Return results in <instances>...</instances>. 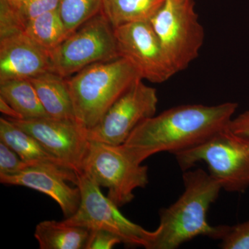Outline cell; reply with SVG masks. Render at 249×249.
<instances>
[{
  "mask_svg": "<svg viewBox=\"0 0 249 249\" xmlns=\"http://www.w3.org/2000/svg\"><path fill=\"white\" fill-rule=\"evenodd\" d=\"M237 107L233 102L172 107L141 123L123 145L141 163L160 152L175 155L227 127Z\"/></svg>",
  "mask_w": 249,
  "mask_h": 249,
  "instance_id": "6da1fadb",
  "label": "cell"
},
{
  "mask_svg": "<svg viewBox=\"0 0 249 249\" xmlns=\"http://www.w3.org/2000/svg\"><path fill=\"white\" fill-rule=\"evenodd\" d=\"M184 191L178 200L160 211V222L149 249H176L198 236L221 240L229 226L211 225L210 206L222 188L209 173L198 168L183 175Z\"/></svg>",
  "mask_w": 249,
  "mask_h": 249,
  "instance_id": "7a4b0ae2",
  "label": "cell"
},
{
  "mask_svg": "<svg viewBox=\"0 0 249 249\" xmlns=\"http://www.w3.org/2000/svg\"><path fill=\"white\" fill-rule=\"evenodd\" d=\"M142 79L125 58L96 62L67 79L77 122L93 128L137 80Z\"/></svg>",
  "mask_w": 249,
  "mask_h": 249,
  "instance_id": "3957f363",
  "label": "cell"
},
{
  "mask_svg": "<svg viewBox=\"0 0 249 249\" xmlns=\"http://www.w3.org/2000/svg\"><path fill=\"white\" fill-rule=\"evenodd\" d=\"M183 172L199 162L230 193H243L249 187V139L232 132L229 126L199 145L175 154Z\"/></svg>",
  "mask_w": 249,
  "mask_h": 249,
  "instance_id": "277c9868",
  "label": "cell"
},
{
  "mask_svg": "<svg viewBox=\"0 0 249 249\" xmlns=\"http://www.w3.org/2000/svg\"><path fill=\"white\" fill-rule=\"evenodd\" d=\"M150 22L175 75L199 56L205 34L193 0H165Z\"/></svg>",
  "mask_w": 249,
  "mask_h": 249,
  "instance_id": "5b68a950",
  "label": "cell"
},
{
  "mask_svg": "<svg viewBox=\"0 0 249 249\" xmlns=\"http://www.w3.org/2000/svg\"><path fill=\"white\" fill-rule=\"evenodd\" d=\"M83 173L107 188V197L119 208L133 200L136 189L149 183L148 167L137 161L124 145L90 141Z\"/></svg>",
  "mask_w": 249,
  "mask_h": 249,
  "instance_id": "8992f818",
  "label": "cell"
},
{
  "mask_svg": "<svg viewBox=\"0 0 249 249\" xmlns=\"http://www.w3.org/2000/svg\"><path fill=\"white\" fill-rule=\"evenodd\" d=\"M76 186L80 193L79 206L64 222L89 231H106L117 235L122 243L149 249L155 238V231H147L124 217L119 207L103 194L101 187L88 174L78 175Z\"/></svg>",
  "mask_w": 249,
  "mask_h": 249,
  "instance_id": "52a82bcc",
  "label": "cell"
},
{
  "mask_svg": "<svg viewBox=\"0 0 249 249\" xmlns=\"http://www.w3.org/2000/svg\"><path fill=\"white\" fill-rule=\"evenodd\" d=\"M49 54L52 72L65 78L92 64L120 57L114 29L101 13L70 34Z\"/></svg>",
  "mask_w": 249,
  "mask_h": 249,
  "instance_id": "ba28073f",
  "label": "cell"
},
{
  "mask_svg": "<svg viewBox=\"0 0 249 249\" xmlns=\"http://www.w3.org/2000/svg\"><path fill=\"white\" fill-rule=\"evenodd\" d=\"M159 99L155 88L137 80L116 101L102 119L88 129L89 141L109 145L124 144L141 123L156 114Z\"/></svg>",
  "mask_w": 249,
  "mask_h": 249,
  "instance_id": "9c48e42d",
  "label": "cell"
},
{
  "mask_svg": "<svg viewBox=\"0 0 249 249\" xmlns=\"http://www.w3.org/2000/svg\"><path fill=\"white\" fill-rule=\"evenodd\" d=\"M8 119L35 137L67 168L78 175L83 173V164L90 141L88 137V129L76 120L52 117Z\"/></svg>",
  "mask_w": 249,
  "mask_h": 249,
  "instance_id": "30bf717a",
  "label": "cell"
},
{
  "mask_svg": "<svg viewBox=\"0 0 249 249\" xmlns=\"http://www.w3.org/2000/svg\"><path fill=\"white\" fill-rule=\"evenodd\" d=\"M114 31L119 56L128 60L142 80L162 83L175 75L150 22L129 23Z\"/></svg>",
  "mask_w": 249,
  "mask_h": 249,
  "instance_id": "8fae6325",
  "label": "cell"
},
{
  "mask_svg": "<svg viewBox=\"0 0 249 249\" xmlns=\"http://www.w3.org/2000/svg\"><path fill=\"white\" fill-rule=\"evenodd\" d=\"M67 181L76 185L78 175L54 165H33L14 175H0L2 184L27 187L47 195L59 205L65 218L75 213L80 201L78 187L69 186Z\"/></svg>",
  "mask_w": 249,
  "mask_h": 249,
  "instance_id": "7c38bea8",
  "label": "cell"
},
{
  "mask_svg": "<svg viewBox=\"0 0 249 249\" xmlns=\"http://www.w3.org/2000/svg\"><path fill=\"white\" fill-rule=\"evenodd\" d=\"M52 71L50 54L23 30L0 37V82Z\"/></svg>",
  "mask_w": 249,
  "mask_h": 249,
  "instance_id": "4fadbf2b",
  "label": "cell"
},
{
  "mask_svg": "<svg viewBox=\"0 0 249 249\" xmlns=\"http://www.w3.org/2000/svg\"><path fill=\"white\" fill-rule=\"evenodd\" d=\"M29 80L50 117L76 120L66 78L49 71Z\"/></svg>",
  "mask_w": 249,
  "mask_h": 249,
  "instance_id": "5bb4252c",
  "label": "cell"
},
{
  "mask_svg": "<svg viewBox=\"0 0 249 249\" xmlns=\"http://www.w3.org/2000/svg\"><path fill=\"white\" fill-rule=\"evenodd\" d=\"M0 142L6 144L31 165H54L67 168L35 137L19 128L8 118L0 119Z\"/></svg>",
  "mask_w": 249,
  "mask_h": 249,
  "instance_id": "9a60e30c",
  "label": "cell"
},
{
  "mask_svg": "<svg viewBox=\"0 0 249 249\" xmlns=\"http://www.w3.org/2000/svg\"><path fill=\"white\" fill-rule=\"evenodd\" d=\"M89 233L63 221L45 220L36 226L34 236L40 249H85Z\"/></svg>",
  "mask_w": 249,
  "mask_h": 249,
  "instance_id": "2e32d148",
  "label": "cell"
},
{
  "mask_svg": "<svg viewBox=\"0 0 249 249\" xmlns=\"http://www.w3.org/2000/svg\"><path fill=\"white\" fill-rule=\"evenodd\" d=\"M165 0H103L101 13L113 29L129 23L150 22Z\"/></svg>",
  "mask_w": 249,
  "mask_h": 249,
  "instance_id": "e0dca14e",
  "label": "cell"
},
{
  "mask_svg": "<svg viewBox=\"0 0 249 249\" xmlns=\"http://www.w3.org/2000/svg\"><path fill=\"white\" fill-rule=\"evenodd\" d=\"M0 97L14 108L22 119L50 117L29 79H11L0 82Z\"/></svg>",
  "mask_w": 249,
  "mask_h": 249,
  "instance_id": "ac0fdd59",
  "label": "cell"
},
{
  "mask_svg": "<svg viewBox=\"0 0 249 249\" xmlns=\"http://www.w3.org/2000/svg\"><path fill=\"white\" fill-rule=\"evenodd\" d=\"M23 31L36 44L49 53L69 36L58 9L24 22Z\"/></svg>",
  "mask_w": 249,
  "mask_h": 249,
  "instance_id": "d6986e66",
  "label": "cell"
},
{
  "mask_svg": "<svg viewBox=\"0 0 249 249\" xmlns=\"http://www.w3.org/2000/svg\"><path fill=\"white\" fill-rule=\"evenodd\" d=\"M103 0H60L58 12L69 36L100 14Z\"/></svg>",
  "mask_w": 249,
  "mask_h": 249,
  "instance_id": "ffe728a7",
  "label": "cell"
},
{
  "mask_svg": "<svg viewBox=\"0 0 249 249\" xmlns=\"http://www.w3.org/2000/svg\"><path fill=\"white\" fill-rule=\"evenodd\" d=\"M223 249H249V220L230 227L221 240Z\"/></svg>",
  "mask_w": 249,
  "mask_h": 249,
  "instance_id": "44dd1931",
  "label": "cell"
},
{
  "mask_svg": "<svg viewBox=\"0 0 249 249\" xmlns=\"http://www.w3.org/2000/svg\"><path fill=\"white\" fill-rule=\"evenodd\" d=\"M60 0H26L17 11L18 17L24 22L37 16L58 9Z\"/></svg>",
  "mask_w": 249,
  "mask_h": 249,
  "instance_id": "7402d4cb",
  "label": "cell"
},
{
  "mask_svg": "<svg viewBox=\"0 0 249 249\" xmlns=\"http://www.w3.org/2000/svg\"><path fill=\"white\" fill-rule=\"evenodd\" d=\"M33 166L22 160L13 149L0 142V175H14Z\"/></svg>",
  "mask_w": 249,
  "mask_h": 249,
  "instance_id": "603a6c76",
  "label": "cell"
},
{
  "mask_svg": "<svg viewBox=\"0 0 249 249\" xmlns=\"http://www.w3.org/2000/svg\"><path fill=\"white\" fill-rule=\"evenodd\" d=\"M85 249H111L122 241L117 235L103 230L89 231Z\"/></svg>",
  "mask_w": 249,
  "mask_h": 249,
  "instance_id": "cb8c5ba5",
  "label": "cell"
},
{
  "mask_svg": "<svg viewBox=\"0 0 249 249\" xmlns=\"http://www.w3.org/2000/svg\"><path fill=\"white\" fill-rule=\"evenodd\" d=\"M232 132L249 139V111H246L236 118H232L229 124Z\"/></svg>",
  "mask_w": 249,
  "mask_h": 249,
  "instance_id": "d4e9b609",
  "label": "cell"
},
{
  "mask_svg": "<svg viewBox=\"0 0 249 249\" xmlns=\"http://www.w3.org/2000/svg\"><path fill=\"white\" fill-rule=\"evenodd\" d=\"M0 111L2 114L8 116L10 119H22L21 116L15 110L14 108L11 107L3 98L0 97Z\"/></svg>",
  "mask_w": 249,
  "mask_h": 249,
  "instance_id": "484cf974",
  "label": "cell"
},
{
  "mask_svg": "<svg viewBox=\"0 0 249 249\" xmlns=\"http://www.w3.org/2000/svg\"><path fill=\"white\" fill-rule=\"evenodd\" d=\"M25 1L26 0H7L11 7L16 10V11H18V10L20 9L21 6H22V4H24Z\"/></svg>",
  "mask_w": 249,
  "mask_h": 249,
  "instance_id": "4316f807",
  "label": "cell"
}]
</instances>
